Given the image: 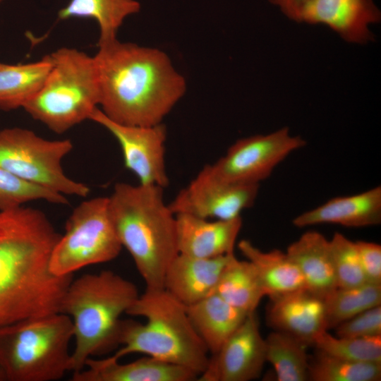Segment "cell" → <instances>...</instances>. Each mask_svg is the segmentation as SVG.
<instances>
[{"label": "cell", "instance_id": "cell-29", "mask_svg": "<svg viewBox=\"0 0 381 381\" xmlns=\"http://www.w3.org/2000/svg\"><path fill=\"white\" fill-rule=\"evenodd\" d=\"M313 344L317 351L334 357L356 362L381 363V335L339 337L325 331Z\"/></svg>", "mask_w": 381, "mask_h": 381}, {"label": "cell", "instance_id": "cell-33", "mask_svg": "<svg viewBox=\"0 0 381 381\" xmlns=\"http://www.w3.org/2000/svg\"><path fill=\"white\" fill-rule=\"evenodd\" d=\"M366 282L381 284V246L365 241H356Z\"/></svg>", "mask_w": 381, "mask_h": 381}, {"label": "cell", "instance_id": "cell-13", "mask_svg": "<svg viewBox=\"0 0 381 381\" xmlns=\"http://www.w3.org/2000/svg\"><path fill=\"white\" fill-rule=\"evenodd\" d=\"M266 361V344L255 312L209 358L197 380L250 381L260 377Z\"/></svg>", "mask_w": 381, "mask_h": 381}, {"label": "cell", "instance_id": "cell-24", "mask_svg": "<svg viewBox=\"0 0 381 381\" xmlns=\"http://www.w3.org/2000/svg\"><path fill=\"white\" fill-rule=\"evenodd\" d=\"M213 294L247 314L255 313L266 296L253 265L235 255L223 270Z\"/></svg>", "mask_w": 381, "mask_h": 381}, {"label": "cell", "instance_id": "cell-15", "mask_svg": "<svg viewBox=\"0 0 381 381\" xmlns=\"http://www.w3.org/2000/svg\"><path fill=\"white\" fill-rule=\"evenodd\" d=\"M270 298L266 319L274 330L291 334L308 346L327 331L325 298L306 288Z\"/></svg>", "mask_w": 381, "mask_h": 381}, {"label": "cell", "instance_id": "cell-31", "mask_svg": "<svg viewBox=\"0 0 381 381\" xmlns=\"http://www.w3.org/2000/svg\"><path fill=\"white\" fill-rule=\"evenodd\" d=\"M337 286L350 287L366 282L356 242L340 233L329 240Z\"/></svg>", "mask_w": 381, "mask_h": 381}, {"label": "cell", "instance_id": "cell-23", "mask_svg": "<svg viewBox=\"0 0 381 381\" xmlns=\"http://www.w3.org/2000/svg\"><path fill=\"white\" fill-rule=\"evenodd\" d=\"M52 67L49 54L28 64L0 62V110L23 108L42 87Z\"/></svg>", "mask_w": 381, "mask_h": 381}, {"label": "cell", "instance_id": "cell-3", "mask_svg": "<svg viewBox=\"0 0 381 381\" xmlns=\"http://www.w3.org/2000/svg\"><path fill=\"white\" fill-rule=\"evenodd\" d=\"M152 184H115L108 197L109 215L145 289H164L168 267L179 254L176 216Z\"/></svg>", "mask_w": 381, "mask_h": 381}, {"label": "cell", "instance_id": "cell-16", "mask_svg": "<svg viewBox=\"0 0 381 381\" xmlns=\"http://www.w3.org/2000/svg\"><path fill=\"white\" fill-rule=\"evenodd\" d=\"M175 216L179 253L211 258L234 253L241 217L210 221L186 213Z\"/></svg>", "mask_w": 381, "mask_h": 381}, {"label": "cell", "instance_id": "cell-8", "mask_svg": "<svg viewBox=\"0 0 381 381\" xmlns=\"http://www.w3.org/2000/svg\"><path fill=\"white\" fill-rule=\"evenodd\" d=\"M73 149L68 139L47 140L19 128L0 131V167L15 176L62 195L86 197L89 187L67 176L61 162Z\"/></svg>", "mask_w": 381, "mask_h": 381}, {"label": "cell", "instance_id": "cell-6", "mask_svg": "<svg viewBox=\"0 0 381 381\" xmlns=\"http://www.w3.org/2000/svg\"><path fill=\"white\" fill-rule=\"evenodd\" d=\"M71 318L62 313L0 328V366L7 381H55L69 371Z\"/></svg>", "mask_w": 381, "mask_h": 381}, {"label": "cell", "instance_id": "cell-26", "mask_svg": "<svg viewBox=\"0 0 381 381\" xmlns=\"http://www.w3.org/2000/svg\"><path fill=\"white\" fill-rule=\"evenodd\" d=\"M266 361L279 381L308 380V345L287 333L274 330L265 339Z\"/></svg>", "mask_w": 381, "mask_h": 381}, {"label": "cell", "instance_id": "cell-14", "mask_svg": "<svg viewBox=\"0 0 381 381\" xmlns=\"http://www.w3.org/2000/svg\"><path fill=\"white\" fill-rule=\"evenodd\" d=\"M380 19L373 0H310L301 9L299 22L325 25L346 42L362 44L374 40L368 25Z\"/></svg>", "mask_w": 381, "mask_h": 381}, {"label": "cell", "instance_id": "cell-19", "mask_svg": "<svg viewBox=\"0 0 381 381\" xmlns=\"http://www.w3.org/2000/svg\"><path fill=\"white\" fill-rule=\"evenodd\" d=\"M380 222V186L356 195L332 198L293 219V224L299 228L320 224L363 227L377 225Z\"/></svg>", "mask_w": 381, "mask_h": 381}, {"label": "cell", "instance_id": "cell-5", "mask_svg": "<svg viewBox=\"0 0 381 381\" xmlns=\"http://www.w3.org/2000/svg\"><path fill=\"white\" fill-rule=\"evenodd\" d=\"M126 314L144 318L146 322L122 321V346L111 359L119 361L139 353L186 368L198 377L204 372L209 351L192 325L186 306L164 289H145Z\"/></svg>", "mask_w": 381, "mask_h": 381}, {"label": "cell", "instance_id": "cell-25", "mask_svg": "<svg viewBox=\"0 0 381 381\" xmlns=\"http://www.w3.org/2000/svg\"><path fill=\"white\" fill-rule=\"evenodd\" d=\"M140 4L135 0H71L58 13L59 18H89L99 28L98 45L116 39V34L128 16L137 13Z\"/></svg>", "mask_w": 381, "mask_h": 381}, {"label": "cell", "instance_id": "cell-34", "mask_svg": "<svg viewBox=\"0 0 381 381\" xmlns=\"http://www.w3.org/2000/svg\"><path fill=\"white\" fill-rule=\"evenodd\" d=\"M310 0H270L289 19L299 22L302 8Z\"/></svg>", "mask_w": 381, "mask_h": 381}, {"label": "cell", "instance_id": "cell-9", "mask_svg": "<svg viewBox=\"0 0 381 381\" xmlns=\"http://www.w3.org/2000/svg\"><path fill=\"white\" fill-rule=\"evenodd\" d=\"M65 229L50 260V269L56 275L73 274L85 267L111 261L123 248L109 215L108 197L94 198L78 205Z\"/></svg>", "mask_w": 381, "mask_h": 381}, {"label": "cell", "instance_id": "cell-36", "mask_svg": "<svg viewBox=\"0 0 381 381\" xmlns=\"http://www.w3.org/2000/svg\"><path fill=\"white\" fill-rule=\"evenodd\" d=\"M3 0H0V4L2 2Z\"/></svg>", "mask_w": 381, "mask_h": 381}, {"label": "cell", "instance_id": "cell-18", "mask_svg": "<svg viewBox=\"0 0 381 381\" xmlns=\"http://www.w3.org/2000/svg\"><path fill=\"white\" fill-rule=\"evenodd\" d=\"M234 253L211 258L179 253L168 267L164 289L186 306L213 294Z\"/></svg>", "mask_w": 381, "mask_h": 381}, {"label": "cell", "instance_id": "cell-28", "mask_svg": "<svg viewBox=\"0 0 381 381\" xmlns=\"http://www.w3.org/2000/svg\"><path fill=\"white\" fill-rule=\"evenodd\" d=\"M381 363L356 362L317 351L309 363L308 380L313 381H378Z\"/></svg>", "mask_w": 381, "mask_h": 381}, {"label": "cell", "instance_id": "cell-2", "mask_svg": "<svg viewBox=\"0 0 381 381\" xmlns=\"http://www.w3.org/2000/svg\"><path fill=\"white\" fill-rule=\"evenodd\" d=\"M98 46L94 59L101 111L121 124L162 123L186 90L167 54L117 39Z\"/></svg>", "mask_w": 381, "mask_h": 381}, {"label": "cell", "instance_id": "cell-4", "mask_svg": "<svg viewBox=\"0 0 381 381\" xmlns=\"http://www.w3.org/2000/svg\"><path fill=\"white\" fill-rule=\"evenodd\" d=\"M139 295L134 283L111 270L73 279L60 309L73 326L75 347L69 371L83 370L87 358L106 354L120 345L121 316Z\"/></svg>", "mask_w": 381, "mask_h": 381}, {"label": "cell", "instance_id": "cell-11", "mask_svg": "<svg viewBox=\"0 0 381 381\" xmlns=\"http://www.w3.org/2000/svg\"><path fill=\"white\" fill-rule=\"evenodd\" d=\"M90 120L109 131L119 142L125 167L139 179V183L169 185L165 166L167 131L162 123L154 126H130L116 123L98 107Z\"/></svg>", "mask_w": 381, "mask_h": 381}, {"label": "cell", "instance_id": "cell-7", "mask_svg": "<svg viewBox=\"0 0 381 381\" xmlns=\"http://www.w3.org/2000/svg\"><path fill=\"white\" fill-rule=\"evenodd\" d=\"M52 69L40 90L25 111L61 134L89 119L99 105L98 75L94 56L62 47L49 54Z\"/></svg>", "mask_w": 381, "mask_h": 381}, {"label": "cell", "instance_id": "cell-35", "mask_svg": "<svg viewBox=\"0 0 381 381\" xmlns=\"http://www.w3.org/2000/svg\"><path fill=\"white\" fill-rule=\"evenodd\" d=\"M0 381H7L5 373L0 366Z\"/></svg>", "mask_w": 381, "mask_h": 381}, {"label": "cell", "instance_id": "cell-22", "mask_svg": "<svg viewBox=\"0 0 381 381\" xmlns=\"http://www.w3.org/2000/svg\"><path fill=\"white\" fill-rule=\"evenodd\" d=\"M238 248L253 265L270 298L306 288L299 269L286 252L277 249L262 251L248 240L239 241Z\"/></svg>", "mask_w": 381, "mask_h": 381}, {"label": "cell", "instance_id": "cell-32", "mask_svg": "<svg viewBox=\"0 0 381 381\" xmlns=\"http://www.w3.org/2000/svg\"><path fill=\"white\" fill-rule=\"evenodd\" d=\"M337 337H363L381 335V306L368 309L341 322L335 328Z\"/></svg>", "mask_w": 381, "mask_h": 381}, {"label": "cell", "instance_id": "cell-12", "mask_svg": "<svg viewBox=\"0 0 381 381\" xmlns=\"http://www.w3.org/2000/svg\"><path fill=\"white\" fill-rule=\"evenodd\" d=\"M259 184H236L211 179L200 172L169 204L174 214L227 220L241 217L254 204Z\"/></svg>", "mask_w": 381, "mask_h": 381}, {"label": "cell", "instance_id": "cell-27", "mask_svg": "<svg viewBox=\"0 0 381 381\" xmlns=\"http://www.w3.org/2000/svg\"><path fill=\"white\" fill-rule=\"evenodd\" d=\"M325 305L328 330L368 309L380 306L381 284L365 282L337 287L325 298Z\"/></svg>", "mask_w": 381, "mask_h": 381}, {"label": "cell", "instance_id": "cell-17", "mask_svg": "<svg viewBox=\"0 0 381 381\" xmlns=\"http://www.w3.org/2000/svg\"><path fill=\"white\" fill-rule=\"evenodd\" d=\"M85 367L73 373L72 381H193L198 377L186 368L149 356L127 363L91 357Z\"/></svg>", "mask_w": 381, "mask_h": 381}, {"label": "cell", "instance_id": "cell-20", "mask_svg": "<svg viewBox=\"0 0 381 381\" xmlns=\"http://www.w3.org/2000/svg\"><path fill=\"white\" fill-rule=\"evenodd\" d=\"M299 269L306 288L325 298L336 288L329 240L322 234L309 231L289 246L286 251Z\"/></svg>", "mask_w": 381, "mask_h": 381}, {"label": "cell", "instance_id": "cell-30", "mask_svg": "<svg viewBox=\"0 0 381 381\" xmlns=\"http://www.w3.org/2000/svg\"><path fill=\"white\" fill-rule=\"evenodd\" d=\"M38 200L59 205L68 203L64 195L26 181L0 167V211Z\"/></svg>", "mask_w": 381, "mask_h": 381}, {"label": "cell", "instance_id": "cell-10", "mask_svg": "<svg viewBox=\"0 0 381 381\" xmlns=\"http://www.w3.org/2000/svg\"><path fill=\"white\" fill-rule=\"evenodd\" d=\"M305 145L301 137L291 135L287 127L282 128L236 140L224 156L200 172L220 182L260 185L288 155Z\"/></svg>", "mask_w": 381, "mask_h": 381}, {"label": "cell", "instance_id": "cell-21", "mask_svg": "<svg viewBox=\"0 0 381 381\" xmlns=\"http://www.w3.org/2000/svg\"><path fill=\"white\" fill-rule=\"evenodd\" d=\"M190 320L209 353H215L249 315L215 294L186 306Z\"/></svg>", "mask_w": 381, "mask_h": 381}, {"label": "cell", "instance_id": "cell-1", "mask_svg": "<svg viewBox=\"0 0 381 381\" xmlns=\"http://www.w3.org/2000/svg\"><path fill=\"white\" fill-rule=\"evenodd\" d=\"M61 235L39 210L21 206L0 211V328L60 313L73 279L50 269Z\"/></svg>", "mask_w": 381, "mask_h": 381}]
</instances>
